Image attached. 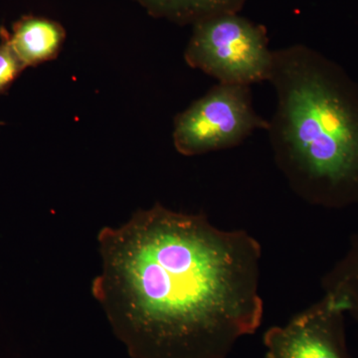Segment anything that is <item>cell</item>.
Returning <instances> with one entry per match:
<instances>
[{"mask_svg":"<svg viewBox=\"0 0 358 358\" xmlns=\"http://www.w3.org/2000/svg\"><path fill=\"white\" fill-rule=\"evenodd\" d=\"M322 288L324 294L358 322V231L352 235L345 255L322 277Z\"/></svg>","mask_w":358,"mask_h":358,"instance_id":"obj_8","label":"cell"},{"mask_svg":"<svg viewBox=\"0 0 358 358\" xmlns=\"http://www.w3.org/2000/svg\"><path fill=\"white\" fill-rule=\"evenodd\" d=\"M65 40V30L58 22L46 18L25 16L4 33L9 45L24 68L55 58Z\"/></svg>","mask_w":358,"mask_h":358,"instance_id":"obj_6","label":"cell"},{"mask_svg":"<svg viewBox=\"0 0 358 358\" xmlns=\"http://www.w3.org/2000/svg\"><path fill=\"white\" fill-rule=\"evenodd\" d=\"M24 69L13 49L6 42H2L0 44V93L10 86Z\"/></svg>","mask_w":358,"mask_h":358,"instance_id":"obj_9","label":"cell"},{"mask_svg":"<svg viewBox=\"0 0 358 358\" xmlns=\"http://www.w3.org/2000/svg\"><path fill=\"white\" fill-rule=\"evenodd\" d=\"M275 110L267 133L278 169L313 206H358V83L305 44L273 50Z\"/></svg>","mask_w":358,"mask_h":358,"instance_id":"obj_2","label":"cell"},{"mask_svg":"<svg viewBox=\"0 0 358 358\" xmlns=\"http://www.w3.org/2000/svg\"><path fill=\"white\" fill-rule=\"evenodd\" d=\"M92 294L133 358H227L262 324V247L157 203L98 235Z\"/></svg>","mask_w":358,"mask_h":358,"instance_id":"obj_1","label":"cell"},{"mask_svg":"<svg viewBox=\"0 0 358 358\" xmlns=\"http://www.w3.org/2000/svg\"><path fill=\"white\" fill-rule=\"evenodd\" d=\"M193 26L185 60L217 80L246 85L268 81L273 65L267 28L239 13L207 18Z\"/></svg>","mask_w":358,"mask_h":358,"instance_id":"obj_3","label":"cell"},{"mask_svg":"<svg viewBox=\"0 0 358 358\" xmlns=\"http://www.w3.org/2000/svg\"><path fill=\"white\" fill-rule=\"evenodd\" d=\"M150 15L179 25H194L213 16L240 13L249 0H134Z\"/></svg>","mask_w":358,"mask_h":358,"instance_id":"obj_7","label":"cell"},{"mask_svg":"<svg viewBox=\"0 0 358 358\" xmlns=\"http://www.w3.org/2000/svg\"><path fill=\"white\" fill-rule=\"evenodd\" d=\"M346 313L329 296L264 334L265 358H350Z\"/></svg>","mask_w":358,"mask_h":358,"instance_id":"obj_5","label":"cell"},{"mask_svg":"<svg viewBox=\"0 0 358 358\" xmlns=\"http://www.w3.org/2000/svg\"><path fill=\"white\" fill-rule=\"evenodd\" d=\"M268 126L254 109L251 86L218 83L176 115L173 145L179 154L195 157L238 147Z\"/></svg>","mask_w":358,"mask_h":358,"instance_id":"obj_4","label":"cell"}]
</instances>
